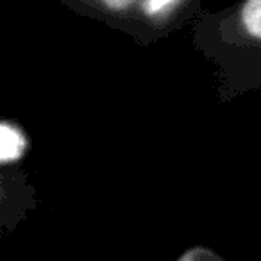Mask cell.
Here are the masks:
<instances>
[{
	"label": "cell",
	"mask_w": 261,
	"mask_h": 261,
	"mask_svg": "<svg viewBox=\"0 0 261 261\" xmlns=\"http://www.w3.org/2000/svg\"><path fill=\"white\" fill-rule=\"evenodd\" d=\"M192 43L215 66L220 102L261 91V0L204 9L192 25Z\"/></svg>",
	"instance_id": "obj_1"
},
{
	"label": "cell",
	"mask_w": 261,
	"mask_h": 261,
	"mask_svg": "<svg viewBox=\"0 0 261 261\" xmlns=\"http://www.w3.org/2000/svg\"><path fill=\"white\" fill-rule=\"evenodd\" d=\"M70 11L120 31L149 47L186 25L204 11L202 0H59Z\"/></svg>",
	"instance_id": "obj_2"
},
{
	"label": "cell",
	"mask_w": 261,
	"mask_h": 261,
	"mask_svg": "<svg viewBox=\"0 0 261 261\" xmlns=\"http://www.w3.org/2000/svg\"><path fill=\"white\" fill-rule=\"evenodd\" d=\"M31 150V138L16 120L6 118L0 123V163L2 167H15Z\"/></svg>",
	"instance_id": "obj_3"
}]
</instances>
